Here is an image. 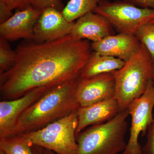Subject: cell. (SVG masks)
<instances>
[{
	"label": "cell",
	"instance_id": "6da1fadb",
	"mask_svg": "<svg viewBox=\"0 0 154 154\" xmlns=\"http://www.w3.org/2000/svg\"><path fill=\"white\" fill-rule=\"evenodd\" d=\"M91 50L88 40H76L70 34L54 41L19 45L14 64L0 74L1 99H18L35 88L51 89L78 79Z\"/></svg>",
	"mask_w": 154,
	"mask_h": 154
},
{
	"label": "cell",
	"instance_id": "7a4b0ae2",
	"mask_svg": "<svg viewBox=\"0 0 154 154\" xmlns=\"http://www.w3.org/2000/svg\"><path fill=\"white\" fill-rule=\"evenodd\" d=\"M79 78L50 89L37 99L19 116L10 136L41 129L78 109L75 90Z\"/></svg>",
	"mask_w": 154,
	"mask_h": 154
},
{
	"label": "cell",
	"instance_id": "3957f363",
	"mask_svg": "<svg viewBox=\"0 0 154 154\" xmlns=\"http://www.w3.org/2000/svg\"><path fill=\"white\" fill-rule=\"evenodd\" d=\"M152 59L143 45L124 65L112 72L115 84V98L119 111L128 109L130 104L144 93L151 76Z\"/></svg>",
	"mask_w": 154,
	"mask_h": 154
},
{
	"label": "cell",
	"instance_id": "277c9868",
	"mask_svg": "<svg viewBox=\"0 0 154 154\" xmlns=\"http://www.w3.org/2000/svg\"><path fill=\"white\" fill-rule=\"evenodd\" d=\"M128 115V109L119 111L109 121L92 125L79 133L77 154H117L124 151Z\"/></svg>",
	"mask_w": 154,
	"mask_h": 154
},
{
	"label": "cell",
	"instance_id": "5b68a950",
	"mask_svg": "<svg viewBox=\"0 0 154 154\" xmlns=\"http://www.w3.org/2000/svg\"><path fill=\"white\" fill-rule=\"evenodd\" d=\"M78 124L77 109L41 129L22 135L31 146L48 149L57 154H77Z\"/></svg>",
	"mask_w": 154,
	"mask_h": 154
},
{
	"label": "cell",
	"instance_id": "8992f818",
	"mask_svg": "<svg viewBox=\"0 0 154 154\" xmlns=\"http://www.w3.org/2000/svg\"><path fill=\"white\" fill-rule=\"evenodd\" d=\"M94 12L105 17L119 33L131 35L154 19V9L139 8L125 0H99Z\"/></svg>",
	"mask_w": 154,
	"mask_h": 154
},
{
	"label": "cell",
	"instance_id": "52a82bcc",
	"mask_svg": "<svg viewBox=\"0 0 154 154\" xmlns=\"http://www.w3.org/2000/svg\"><path fill=\"white\" fill-rule=\"evenodd\" d=\"M154 87L149 81L144 93L135 99L128 108L131 116L130 137L126 148L122 154H143L138 142L140 135L144 136L153 121Z\"/></svg>",
	"mask_w": 154,
	"mask_h": 154
},
{
	"label": "cell",
	"instance_id": "ba28073f",
	"mask_svg": "<svg viewBox=\"0 0 154 154\" xmlns=\"http://www.w3.org/2000/svg\"><path fill=\"white\" fill-rule=\"evenodd\" d=\"M75 95L79 107H86L114 98L115 84L112 73L88 79L79 77Z\"/></svg>",
	"mask_w": 154,
	"mask_h": 154
},
{
	"label": "cell",
	"instance_id": "9c48e42d",
	"mask_svg": "<svg viewBox=\"0 0 154 154\" xmlns=\"http://www.w3.org/2000/svg\"><path fill=\"white\" fill-rule=\"evenodd\" d=\"M50 89L46 87L36 88L18 99L2 100L0 102V138L10 136L22 113Z\"/></svg>",
	"mask_w": 154,
	"mask_h": 154
},
{
	"label": "cell",
	"instance_id": "30bf717a",
	"mask_svg": "<svg viewBox=\"0 0 154 154\" xmlns=\"http://www.w3.org/2000/svg\"><path fill=\"white\" fill-rule=\"evenodd\" d=\"M74 23L68 22L61 11L52 8L45 9L33 28V40L43 42L62 38L70 34Z\"/></svg>",
	"mask_w": 154,
	"mask_h": 154
},
{
	"label": "cell",
	"instance_id": "8fae6325",
	"mask_svg": "<svg viewBox=\"0 0 154 154\" xmlns=\"http://www.w3.org/2000/svg\"><path fill=\"white\" fill-rule=\"evenodd\" d=\"M42 10L28 6L0 24V37L8 41L20 38L33 40V28Z\"/></svg>",
	"mask_w": 154,
	"mask_h": 154
},
{
	"label": "cell",
	"instance_id": "7c38bea8",
	"mask_svg": "<svg viewBox=\"0 0 154 154\" xmlns=\"http://www.w3.org/2000/svg\"><path fill=\"white\" fill-rule=\"evenodd\" d=\"M140 45L135 35L119 33L92 42L91 46L93 51L101 55L113 57L126 62L137 51Z\"/></svg>",
	"mask_w": 154,
	"mask_h": 154
},
{
	"label": "cell",
	"instance_id": "4fadbf2b",
	"mask_svg": "<svg viewBox=\"0 0 154 154\" xmlns=\"http://www.w3.org/2000/svg\"><path fill=\"white\" fill-rule=\"evenodd\" d=\"M112 28V25L105 17L91 12L75 22L69 34L76 40L86 39L96 42L113 35Z\"/></svg>",
	"mask_w": 154,
	"mask_h": 154
},
{
	"label": "cell",
	"instance_id": "5bb4252c",
	"mask_svg": "<svg viewBox=\"0 0 154 154\" xmlns=\"http://www.w3.org/2000/svg\"><path fill=\"white\" fill-rule=\"evenodd\" d=\"M119 112L115 97L86 107H79L76 137L88 127L105 123L114 118Z\"/></svg>",
	"mask_w": 154,
	"mask_h": 154
},
{
	"label": "cell",
	"instance_id": "9a60e30c",
	"mask_svg": "<svg viewBox=\"0 0 154 154\" xmlns=\"http://www.w3.org/2000/svg\"><path fill=\"white\" fill-rule=\"evenodd\" d=\"M125 63V62L117 58L101 55L93 51L80 72L79 78L88 79L103 74L112 73L121 69Z\"/></svg>",
	"mask_w": 154,
	"mask_h": 154
},
{
	"label": "cell",
	"instance_id": "2e32d148",
	"mask_svg": "<svg viewBox=\"0 0 154 154\" xmlns=\"http://www.w3.org/2000/svg\"><path fill=\"white\" fill-rule=\"evenodd\" d=\"M99 0H70L62 11L63 17L70 22H73L88 13L94 12Z\"/></svg>",
	"mask_w": 154,
	"mask_h": 154
},
{
	"label": "cell",
	"instance_id": "e0dca14e",
	"mask_svg": "<svg viewBox=\"0 0 154 154\" xmlns=\"http://www.w3.org/2000/svg\"><path fill=\"white\" fill-rule=\"evenodd\" d=\"M0 150L6 154H33L32 146L22 134L1 138Z\"/></svg>",
	"mask_w": 154,
	"mask_h": 154
},
{
	"label": "cell",
	"instance_id": "ac0fdd59",
	"mask_svg": "<svg viewBox=\"0 0 154 154\" xmlns=\"http://www.w3.org/2000/svg\"><path fill=\"white\" fill-rule=\"evenodd\" d=\"M135 36L154 59V23L148 22L141 26Z\"/></svg>",
	"mask_w": 154,
	"mask_h": 154
},
{
	"label": "cell",
	"instance_id": "d6986e66",
	"mask_svg": "<svg viewBox=\"0 0 154 154\" xmlns=\"http://www.w3.org/2000/svg\"><path fill=\"white\" fill-rule=\"evenodd\" d=\"M16 58V51L12 50L8 40L0 37V74L11 68Z\"/></svg>",
	"mask_w": 154,
	"mask_h": 154
},
{
	"label": "cell",
	"instance_id": "ffe728a7",
	"mask_svg": "<svg viewBox=\"0 0 154 154\" xmlns=\"http://www.w3.org/2000/svg\"><path fill=\"white\" fill-rule=\"evenodd\" d=\"M31 6L40 10L47 8H54L61 12L65 7L60 0H32Z\"/></svg>",
	"mask_w": 154,
	"mask_h": 154
},
{
	"label": "cell",
	"instance_id": "44dd1931",
	"mask_svg": "<svg viewBox=\"0 0 154 154\" xmlns=\"http://www.w3.org/2000/svg\"><path fill=\"white\" fill-rule=\"evenodd\" d=\"M146 142L142 148L143 154H154V117L147 133Z\"/></svg>",
	"mask_w": 154,
	"mask_h": 154
},
{
	"label": "cell",
	"instance_id": "7402d4cb",
	"mask_svg": "<svg viewBox=\"0 0 154 154\" xmlns=\"http://www.w3.org/2000/svg\"><path fill=\"white\" fill-rule=\"evenodd\" d=\"M12 9L9 6L8 0H0V23L5 22L13 16Z\"/></svg>",
	"mask_w": 154,
	"mask_h": 154
},
{
	"label": "cell",
	"instance_id": "603a6c76",
	"mask_svg": "<svg viewBox=\"0 0 154 154\" xmlns=\"http://www.w3.org/2000/svg\"><path fill=\"white\" fill-rule=\"evenodd\" d=\"M8 2L12 11L15 9L23 10L31 5L32 0H8Z\"/></svg>",
	"mask_w": 154,
	"mask_h": 154
},
{
	"label": "cell",
	"instance_id": "cb8c5ba5",
	"mask_svg": "<svg viewBox=\"0 0 154 154\" xmlns=\"http://www.w3.org/2000/svg\"><path fill=\"white\" fill-rule=\"evenodd\" d=\"M137 7L154 9V0H125Z\"/></svg>",
	"mask_w": 154,
	"mask_h": 154
},
{
	"label": "cell",
	"instance_id": "d4e9b609",
	"mask_svg": "<svg viewBox=\"0 0 154 154\" xmlns=\"http://www.w3.org/2000/svg\"><path fill=\"white\" fill-rule=\"evenodd\" d=\"M33 154H43L42 148L36 146H32Z\"/></svg>",
	"mask_w": 154,
	"mask_h": 154
},
{
	"label": "cell",
	"instance_id": "484cf974",
	"mask_svg": "<svg viewBox=\"0 0 154 154\" xmlns=\"http://www.w3.org/2000/svg\"><path fill=\"white\" fill-rule=\"evenodd\" d=\"M151 80L153 86L154 87V59L152 60V62Z\"/></svg>",
	"mask_w": 154,
	"mask_h": 154
},
{
	"label": "cell",
	"instance_id": "4316f807",
	"mask_svg": "<svg viewBox=\"0 0 154 154\" xmlns=\"http://www.w3.org/2000/svg\"><path fill=\"white\" fill-rule=\"evenodd\" d=\"M42 152L43 154H57L56 153L48 149L42 148Z\"/></svg>",
	"mask_w": 154,
	"mask_h": 154
},
{
	"label": "cell",
	"instance_id": "83f0119b",
	"mask_svg": "<svg viewBox=\"0 0 154 154\" xmlns=\"http://www.w3.org/2000/svg\"><path fill=\"white\" fill-rule=\"evenodd\" d=\"M0 154H6L5 153V152H4L3 151H2L0 150Z\"/></svg>",
	"mask_w": 154,
	"mask_h": 154
},
{
	"label": "cell",
	"instance_id": "f1b7e54d",
	"mask_svg": "<svg viewBox=\"0 0 154 154\" xmlns=\"http://www.w3.org/2000/svg\"><path fill=\"white\" fill-rule=\"evenodd\" d=\"M152 22V23H154V20H152L151 22Z\"/></svg>",
	"mask_w": 154,
	"mask_h": 154
}]
</instances>
